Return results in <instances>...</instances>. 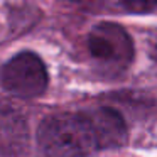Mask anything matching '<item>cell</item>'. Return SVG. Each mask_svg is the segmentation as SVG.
Wrapping results in <instances>:
<instances>
[{
    "instance_id": "obj_7",
    "label": "cell",
    "mask_w": 157,
    "mask_h": 157,
    "mask_svg": "<svg viewBox=\"0 0 157 157\" xmlns=\"http://www.w3.org/2000/svg\"><path fill=\"white\" fill-rule=\"evenodd\" d=\"M69 2H78V0H69Z\"/></svg>"
},
{
    "instance_id": "obj_4",
    "label": "cell",
    "mask_w": 157,
    "mask_h": 157,
    "mask_svg": "<svg viewBox=\"0 0 157 157\" xmlns=\"http://www.w3.org/2000/svg\"><path fill=\"white\" fill-rule=\"evenodd\" d=\"M86 113L95 130L100 150L118 149L127 144L128 132H127L125 120L117 110L110 106H100L95 110H88Z\"/></svg>"
},
{
    "instance_id": "obj_2",
    "label": "cell",
    "mask_w": 157,
    "mask_h": 157,
    "mask_svg": "<svg viewBox=\"0 0 157 157\" xmlns=\"http://www.w3.org/2000/svg\"><path fill=\"white\" fill-rule=\"evenodd\" d=\"M88 51L100 73L120 76L133 61V42L128 32L113 22H100L88 36Z\"/></svg>"
},
{
    "instance_id": "obj_3",
    "label": "cell",
    "mask_w": 157,
    "mask_h": 157,
    "mask_svg": "<svg viewBox=\"0 0 157 157\" xmlns=\"http://www.w3.org/2000/svg\"><path fill=\"white\" fill-rule=\"evenodd\" d=\"M0 81L12 95L36 98L48 88V71L39 56L34 52H21L0 69Z\"/></svg>"
},
{
    "instance_id": "obj_6",
    "label": "cell",
    "mask_w": 157,
    "mask_h": 157,
    "mask_svg": "<svg viewBox=\"0 0 157 157\" xmlns=\"http://www.w3.org/2000/svg\"><path fill=\"white\" fill-rule=\"evenodd\" d=\"M122 5L130 12L142 14V12H150L157 9V0H120Z\"/></svg>"
},
{
    "instance_id": "obj_5",
    "label": "cell",
    "mask_w": 157,
    "mask_h": 157,
    "mask_svg": "<svg viewBox=\"0 0 157 157\" xmlns=\"http://www.w3.org/2000/svg\"><path fill=\"white\" fill-rule=\"evenodd\" d=\"M27 127L22 118V115L17 112V108L2 103L0 105V152L17 154L19 149H22L27 137Z\"/></svg>"
},
{
    "instance_id": "obj_1",
    "label": "cell",
    "mask_w": 157,
    "mask_h": 157,
    "mask_svg": "<svg viewBox=\"0 0 157 157\" xmlns=\"http://www.w3.org/2000/svg\"><path fill=\"white\" fill-rule=\"evenodd\" d=\"M37 144L44 157H91L100 150L86 112L44 118L37 130Z\"/></svg>"
}]
</instances>
